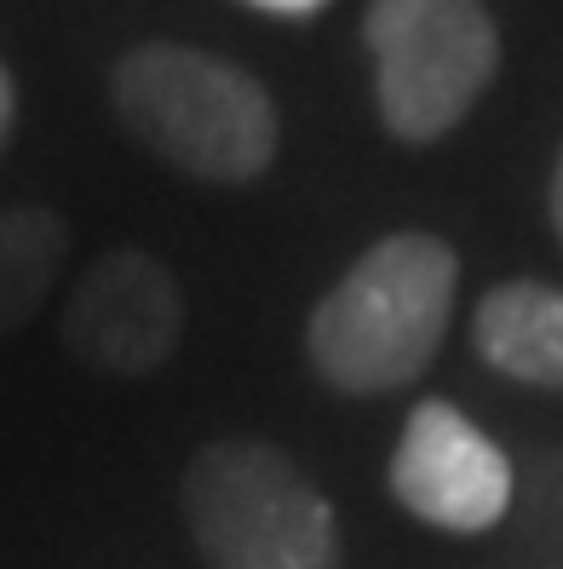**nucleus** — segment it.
Here are the masks:
<instances>
[{
    "label": "nucleus",
    "instance_id": "obj_1",
    "mask_svg": "<svg viewBox=\"0 0 563 569\" xmlns=\"http://www.w3.org/2000/svg\"><path fill=\"white\" fill-rule=\"evenodd\" d=\"M454 282L460 264L449 242L425 237V230L380 237L311 311L305 351L316 375L351 397H385L414 386L449 333Z\"/></svg>",
    "mask_w": 563,
    "mask_h": 569
},
{
    "label": "nucleus",
    "instance_id": "obj_2",
    "mask_svg": "<svg viewBox=\"0 0 563 569\" xmlns=\"http://www.w3.org/2000/svg\"><path fill=\"white\" fill-rule=\"evenodd\" d=\"M115 110L173 167L213 184H248L277 156V110L248 70L213 52L150 41L121 58Z\"/></svg>",
    "mask_w": 563,
    "mask_h": 569
},
{
    "label": "nucleus",
    "instance_id": "obj_3",
    "mask_svg": "<svg viewBox=\"0 0 563 569\" xmlns=\"http://www.w3.org/2000/svg\"><path fill=\"white\" fill-rule=\"evenodd\" d=\"M184 518L208 569H340L334 507L271 443H213L195 455Z\"/></svg>",
    "mask_w": 563,
    "mask_h": 569
},
{
    "label": "nucleus",
    "instance_id": "obj_4",
    "mask_svg": "<svg viewBox=\"0 0 563 569\" xmlns=\"http://www.w3.org/2000/svg\"><path fill=\"white\" fill-rule=\"evenodd\" d=\"M362 36L374 52L380 116L409 144H432L466 121L501 63L483 0H374Z\"/></svg>",
    "mask_w": 563,
    "mask_h": 569
},
{
    "label": "nucleus",
    "instance_id": "obj_5",
    "mask_svg": "<svg viewBox=\"0 0 563 569\" xmlns=\"http://www.w3.org/2000/svg\"><path fill=\"white\" fill-rule=\"evenodd\" d=\"M391 495L432 529L483 535L512 512L517 478L501 443H489L454 403L425 397L391 455Z\"/></svg>",
    "mask_w": 563,
    "mask_h": 569
},
{
    "label": "nucleus",
    "instance_id": "obj_6",
    "mask_svg": "<svg viewBox=\"0 0 563 569\" xmlns=\"http://www.w3.org/2000/svg\"><path fill=\"white\" fill-rule=\"evenodd\" d=\"M184 333V299L168 264H155L139 248L104 253L76 282L70 311H63V346H70L98 375L139 380L155 375L179 351Z\"/></svg>",
    "mask_w": 563,
    "mask_h": 569
},
{
    "label": "nucleus",
    "instance_id": "obj_7",
    "mask_svg": "<svg viewBox=\"0 0 563 569\" xmlns=\"http://www.w3.org/2000/svg\"><path fill=\"white\" fill-rule=\"evenodd\" d=\"M472 346L494 375L563 391V293L546 282H501L472 317Z\"/></svg>",
    "mask_w": 563,
    "mask_h": 569
},
{
    "label": "nucleus",
    "instance_id": "obj_8",
    "mask_svg": "<svg viewBox=\"0 0 563 569\" xmlns=\"http://www.w3.org/2000/svg\"><path fill=\"white\" fill-rule=\"evenodd\" d=\"M70 230L47 208H7L0 213V333L23 328L41 311L47 288L58 282Z\"/></svg>",
    "mask_w": 563,
    "mask_h": 569
},
{
    "label": "nucleus",
    "instance_id": "obj_9",
    "mask_svg": "<svg viewBox=\"0 0 563 569\" xmlns=\"http://www.w3.org/2000/svg\"><path fill=\"white\" fill-rule=\"evenodd\" d=\"M517 541L541 569H563V455H541L529 472L517 500Z\"/></svg>",
    "mask_w": 563,
    "mask_h": 569
},
{
    "label": "nucleus",
    "instance_id": "obj_10",
    "mask_svg": "<svg viewBox=\"0 0 563 569\" xmlns=\"http://www.w3.org/2000/svg\"><path fill=\"white\" fill-rule=\"evenodd\" d=\"M248 7H259V12H282V18H311V12L328 7V0H248Z\"/></svg>",
    "mask_w": 563,
    "mask_h": 569
},
{
    "label": "nucleus",
    "instance_id": "obj_11",
    "mask_svg": "<svg viewBox=\"0 0 563 569\" xmlns=\"http://www.w3.org/2000/svg\"><path fill=\"white\" fill-rule=\"evenodd\" d=\"M12 116H18V98H12V76L0 70V150L12 139Z\"/></svg>",
    "mask_w": 563,
    "mask_h": 569
},
{
    "label": "nucleus",
    "instance_id": "obj_12",
    "mask_svg": "<svg viewBox=\"0 0 563 569\" xmlns=\"http://www.w3.org/2000/svg\"><path fill=\"white\" fill-rule=\"evenodd\" d=\"M552 224H557V242H563V156H557V173H552Z\"/></svg>",
    "mask_w": 563,
    "mask_h": 569
}]
</instances>
